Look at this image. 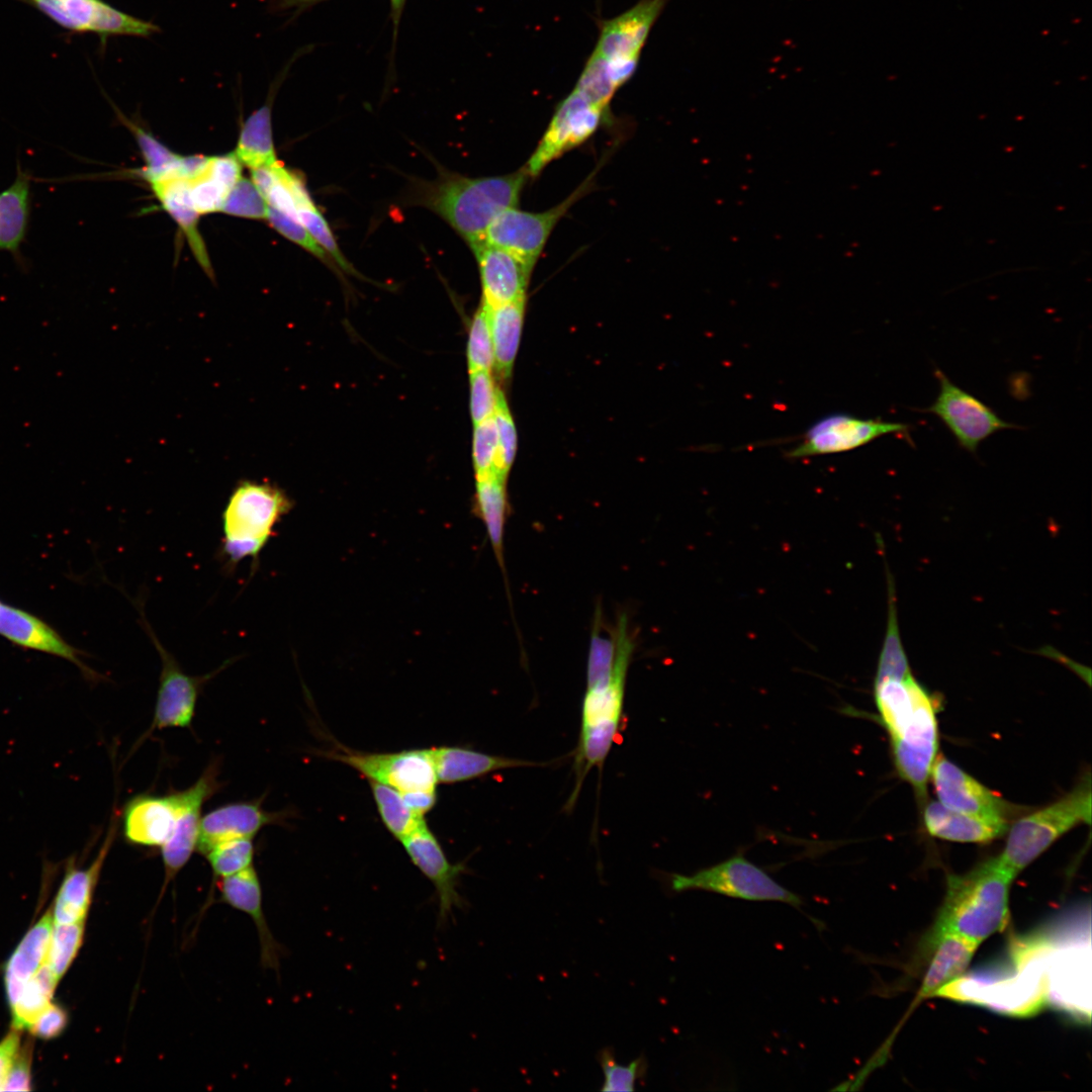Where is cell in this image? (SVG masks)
<instances>
[{
    "label": "cell",
    "mask_w": 1092,
    "mask_h": 1092,
    "mask_svg": "<svg viewBox=\"0 0 1092 1092\" xmlns=\"http://www.w3.org/2000/svg\"><path fill=\"white\" fill-rule=\"evenodd\" d=\"M1015 877L993 857L963 875L948 877L935 929L979 944L1009 920V890Z\"/></svg>",
    "instance_id": "obj_2"
},
{
    "label": "cell",
    "mask_w": 1092,
    "mask_h": 1092,
    "mask_svg": "<svg viewBox=\"0 0 1092 1092\" xmlns=\"http://www.w3.org/2000/svg\"><path fill=\"white\" fill-rule=\"evenodd\" d=\"M132 130L142 155L147 163L142 176L149 183L154 181L182 178V158L151 133L140 126L127 122ZM183 179V178H182Z\"/></svg>",
    "instance_id": "obj_36"
},
{
    "label": "cell",
    "mask_w": 1092,
    "mask_h": 1092,
    "mask_svg": "<svg viewBox=\"0 0 1092 1092\" xmlns=\"http://www.w3.org/2000/svg\"><path fill=\"white\" fill-rule=\"evenodd\" d=\"M412 862L434 886L438 901V925H445L456 909L464 908L458 891L465 864L452 863L427 824L400 841Z\"/></svg>",
    "instance_id": "obj_17"
},
{
    "label": "cell",
    "mask_w": 1092,
    "mask_h": 1092,
    "mask_svg": "<svg viewBox=\"0 0 1092 1092\" xmlns=\"http://www.w3.org/2000/svg\"><path fill=\"white\" fill-rule=\"evenodd\" d=\"M615 654V627H606L601 608H597L587 658L586 687L606 678L610 674L614 665Z\"/></svg>",
    "instance_id": "obj_38"
},
{
    "label": "cell",
    "mask_w": 1092,
    "mask_h": 1092,
    "mask_svg": "<svg viewBox=\"0 0 1092 1092\" xmlns=\"http://www.w3.org/2000/svg\"><path fill=\"white\" fill-rule=\"evenodd\" d=\"M234 155L251 170L279 163L273 143L269 104H264L245 120Z\"/></svg>",
    "instance_id": "obj_31"
},
{
    "label": "cell",
    "mask_w": 1092,
    "mask_h": 1092,
    "mask_svg": "<svg viewBox=\"0 0 1092 1092\" xmlns=\"http://www.w3.org/2000/svg\"><path fill=\"white\" fill-rule=\"evenodd\" d=\"M283 813L266 811L260 801L225 804L201 817L196 849L205 854L218 843L253 838L264 826L279 823Z\"/></svg>",
    "instance_id": "obj_20"
},
{
    "label": "cell",
    "mask_w": 1092,
    "mask_h": 1092,
    "mask_svg": "<svg viewBox=\"0 0 1092 1092\" xmlns=\"http://www.w3.org/2000/svg\"><path fill=\"white\" fill-rule=\"evenodd\" d=\"M908 428V425L902 423L833 414L813 424L803 440L787 455L791 458H804L846 452L885 435L905 433Z\"/></svg>",
    "instance_id": "obj_15"
},
{
    "label": "cell",
    "mask_w": 1092,
    "mask_h": 1092,
    "mask_svg": "<svg viewBox=\"0 0 1092 1092\" xmlns=\"http://www.w3.org/2000/svg\"><path fill=\"white\" fill-rule=\"evenodd\" d=\"M874 696L897 771L923 799L938 749L936 703L912 673L875 679Z\"/></svg>",
    "instance_id": "obj_1"
},
{
    "label": "cell",
    "mask_w": 1092,
    "mask_h": 1092,
    "mask_svg": "<svg viewBox=\"0 0 1092 1092\" xmlns=\"http://www.w3.org/2000/svg\"><path fill=\"white\" fill-rule=\"evenodd\" d=\"M669 0H639L623 13L601 20L593 53L618 90L635 74L649 33Z\"/></svg>",
    "instance_id": "obj_8"
},
{
    "label": "cell",
    "mask_w": 1092,
    "mask_h": 1092,
    "mask_svg": "<svg viewBox=\"0 0 1092 1092\" xmlns=\"http://www.w3.org/2000/svg\"><path fill=\"white\" fill-rule=\"evenodd\" d=\"M326 1L329 0H279V3L282 8H295L297 12H300Z\"/></svg>",
    "instance_id": "obj_56"
},
{
    "label": "cell",
    "mask_w": 1092,
    "mask_h": 1092,
    "mask_svg": "<svg viewBox=\"0 0 1092 1092\" xmlns=\"http://www.w3.org/2000/svg\"><path fill=\"white\" fill-rule=\"evenodd\" d=\"M57 23L75 31H93L105 6L102 0H31Z\"/></svg>",
    "instance_id": "obj_37"
},
{
    "label": "cell",
    "mask_w": 1092,
    "mask_h": 1092,
    "mask_svg": "<svg viewBox=\"0 0 1092 1092\" xmlns=\"http://www.w3.org/2000/svg\"><path fill=\"white\" fill-rule=\"evenodd\" d=\"M573 89L605 110H609L610 102L617 91L602 60L594 53L586 60Z\"/></svg>",
    "instance_id": "obj_43"
},
{
    "label": "cell",
    "mask_w": 1092,
    "mask_h": 1092,
    "mask_svg": "<svg viewBox=\"0 0 1092 1092\" xmlns=\"http://www.w3.org/2000/svg\"><path fill=\"white\" fill-rule=\"evenodd\" d=\"M616 654L610 674L586 687L581 708V730L575 754V768L580 781L608 756L620 727L624 707L627 671L635 649L626 614L615 626Z\"/></svg>",
    "instance_id": "obj_5"
},
{
    "label": "cell",
    "mask_w": 1092,
    "mask_h": 1092,
    "mask_svg": "<svg viewBox=\"0 0 1092 1092\" xmlns=\"http://www.w3.org/2000/svg\"><path fill=\"white\" fill-rule=\"evenodd\" d=\"M923 822L931 836L957 842L987 843L1007 833V821L983 819L950 810L937 802L923 809Z\"/></svg>",
    "instance_id": "obj_25"
},
{
    "label": "cell",
    "mask_w": 1092,
    "mask_h": 1092,
    "mask_svg": "<svg viewBox=\"0 0 1092 1092\" xmlns=\"http://www.w3.org/2000/svg\"><path fill=\"white\" fill-rule=\"evenodd\" d=\"M32 1059L31 1042L19 1048L7 1075L4 1091H29L30 1067Z\"/></svg>",
    "instance_id": "obj_51"
},
{
    "label": "cell",
    "mask_w": 1092,
    "mask_h": 1092,
    "mask_svg": "<svg viewBox=\"0 0 1092 1092\" xmlns=\"http://www.w3.org/2000/svg\"><path fill=\"white\" fill-rule=\"evenodd\" d=\"M67 1023L66 1012L58 1005H50L39 1014L30 1030L33 1034L42 1038H52L59 1035Z\"/></svg>",
    "instance_id": "obj_52"
},
{
    "label": "cell",
    "mask_w": 1092,
    "mask_h": 1092,
    "mask_svg": "<svg viewBox=\"0 0 1092 1092\" xmlns=\"http://www.w3.org/2000/svg\"><path fill=\"white\" fill-rule=\"evenodd\" d=\"M400 794L405 804L413 811L423 816L432 810L437 803L436 790H423Z\"/></svg>",
    "instance_id": "obj_54"
},
{
    "label": "cell",
    "mask_w": 1092,
    "mask_h": 1092,
    "mask_svg": "<svg viewBox=\"0 0 1092 1092\" xmlns=\"http://www.w3.org/2000/svg\"><path fill=\"white\" fill-rule=\"evenodd\" d=\"M296 219L307 230L311 237L343 270L355 273L340 251L329 223L309 198L301 202L296 209Z\"/></svg>",
    "instance_id": "obj_44"
},
{
    "label": "cell",
    "mask_w": 1092,
    "mask_h": 1092,
    "mask_svg": "<svg viewBox=\"0 0 1092 1092\" xmlns=\"http://www.w3.org/2000/svg\"><path fill=\"white\" fill-rule=\"evenodd\" d=\"M292 503L277 485L254 480L240 481L231 492L221 514V542L218 555L226 571L233 572L244 560L256 568L275 527L289 513Z\"/></svg>",
    "instance_id": "obj_4"
},
{
    "label": "cell",
    "mask_w": 1092,
    "mask_h": 1092,
    "mask_svg": "<svg viewBox=\"0 0 1092 1092\" xmlns=\"http://www.w3.org/2000/svg\"><path fill=\"white\" fill-rule=\"evenodd\" d=\"M977 944L950 932L933 929L928 939L929 963L921 986V995H935L942 987L961 977L969 966Z\"/></svg>",
    "instance_id": "obj_26"
},
{
    "label": "cell",
    "mask_w": 1092,
    "mask_h": 1092,
    "mask_svg": "<svg viewBox=\"0 0 1092 1092\" xmlns=\"http://www.w3.org/2000/svg\"><path fill=\"white\" fill-rule=\"evenodd\" d=\"M135 605L140 610L141 625L149 635L161 659L155 713L149 733L153 730L166 728H190L202 687L217 672L225 668L230 661L224 662L216 670L207 674H187L156 636L145 617L143 606Z\"/></svg>",
    "instance_id": "obj_9"
},
{
    "label": "cell",
    "mask_w": 1092,
    "mask_h": 1092,
    "mask_svg": "<svg viewBox=\"0 0 1092 1092\" xmlns=\"http://www.w3.org/2000/svg\"><path fill=\"white\" fill-rule=\"evenodd\" d=\"M266 219L279 234L292 243L300 246L320 260L329 261V255L296 218L268 206Z\"/></svg>",
    "instance_id": "obj_50"
},
{
    "label": "cell",
    "mask_w": 1092,
    "mask_h": 1092,
    "mask_svg": "<svg viewBox=\"0 0 1092 1092\" xmlns=\"http://www.w3.org/2000/svg\"><path fill=\"white\" fill-rule=\"evenodd\" d=\"M887 568L888 621L875 679L903 678L911 673L898 625L894 580Z\"/></svg>",
    "instance_id": "obj_34"
},
{
    "label": "cell",
    "mask_w": 1092,
    "mask_h": 1092,
    "mask_svg": "<svg viewBox=\"0 0 1092 1092\" xmlns=\"http://www.w3.org/2000/svg\"><path fill=\"white\" fill-rule=\"evenodd\" d=\"M117 817L114 811L102 845L88 868L78 869L73 859L67 864L65 877L55 901L56 923L70 924L85 921L104 861L117 834Z\"/></svg>",
    "instance_id": "obj_21"
},
{
    "label": "cell",
    "mask_w": 1092,
    "mask_h": 1092,
    "mask_svg": "<svg viewBox=\"0 0 1092 1092\" xmlns=\"http://www.w3.org/2000/svg\"><path fill=\"white\" fill-rule=\"evenodd\" d=\"M1091 777L1084 776L1068 794L1018 818L1008 828L1000 862L1016 877L1055 841L1081 824H1091Z\"/></svg>",
    "instance_id": "obj_6"
},
{
    "label": "cell",
    "mask_w": 1092,
    "mask_h": 1092,
    "mask_svg": "<svg viewBox=\"0 0 1092 1092\" xmlns=\"http://www.w3.org/2000/svg\"><path fill=\"white\" fill-rule=\"evenodd\" d=\"M526 297L488 309L493 347V367L504 378L510 376L518 352L524 322Z\"/></svg>",
    "instance_id": "obj_30"
},
{
    "label": "cell",
    "mask_w": 1092,
    "mask_h": 1092,
    "mask_svg": "<svg viewBox=\"0 0 1092 1092\" xmlns=\"http://www.w3.org/2000/svg\"><path fill=\"white\" fill-rule=\"evenodd\" d=\"M528 178L524 167L499 176H446L428 188L421 203L473 247L483 242L486 230L500 212L517 207Z\"/></svg>",
    "instance_id": "obj_3"
},
{
    "label": "cell",
    "mask_w": 1092,
    "mask_h": 1092,
    "mask_svg": "<svg viewBox=\"0 0 1092 1092\" xmlns=\"http://www.w3.org/2000/svg\"><path fill=\"white\" fill-rule=\"evenodd\" d=\"M220 211L238 217L263 219L267 217L268 204L252 180L242 176L230 191Z\"/></svg>",
    "instance_id": "obj_46"
},
{
    "label": "cell",
    "mask_w": 1092,
    "mask_h": 1092,
    "mask_svg": "<svg viewBox=\"0 0 1092 1092\" xmlns=\"http://www.w3.org/2000/svg\"><path fill=\"white\" fill-rule=\"evenodd\" d=\"M598 1061L604 1074L602 1091H633L636 1082L642 1078L647 1069V1062L643 1056L636 1058L628 1065H621L616 1061L615 1053L611 1048H605L598 1053Z\"/></svg>",
    "instance_id": "obj_41"
},
{
    "label": "cell",
    "mask_w": 1092,
    "mask_h": 1092,
    "mask_svg": "<svg viewBox=\"0 0 1092 1092\" xmlns=\"http://www.w3.org/2000/svg\"><path fill=\"white\" fill-rule=\"evenodd\" d=\"M438 783L455 784L480 778L492 771L533 766L534 762L492 755L462 746L431 748Z\"/></svg>",
    "instance_id": "obj_27"
},
{
    "label": "cell",
    "mask_w": 1092,
    "mask_h": 1092,
    "mask_svg": "<svg viewBox=\"0 0 1092 1092\" xmlns=\"http://www.w3.org/2000/svg\"><path fill=\"white\" fill-rule=\"evenodd\" d=\"M84 935V921L70 924L56 923L53 927L47 964L58 980L66 973L78 950Z\"/></svg>",
    "instance_id": "obj_40"
},
{
    "label": "cell",
    "mask_w": 1092,
    "mask_h": 1092,
    "mask_svg": "<svg viewBox=\"0 0 1092 1092\" xmlns=\"http://www.w3.org/2000/svg\"><path fill=\"white\" fill-rule=\"evenodd\" d=\"M325 755L345 763L362 776L400 793L436 790L438 784L431 748L397 752H362L345 747Z\"/></svg>",
    "instance_id": "obj_10"
},
{
    "label": "cell",
    "mask_w": 1092,
    "mask_h": 1092,
    "mask_svg": "<svg viewBox=\"0 0 1092 1092\" xmlns=\"http://www.w3.org/2000/svg\"><path fill=\"white\" fill-rule=\"evenodd\" d=\"M163 208L177 222L203 271L213 278L211 263L203 239L198 231L199 213L192 205L188 180L174 178L150 182Z\"/></svg>",
    "instance_id": "obj_29"
},
{
    "label": "cell",
    "mask_w": 1092,
    "mask_h": 1092,
    "mask_svg": "<svg viewBox=\"0 0 1092 1092\" xmlns=\"http://www.w3.org/2000/svg\"><path fill=\"white\" fill-rule=\"evenodd\" d=\"M188 183L192 205L199 214L221 210L230 191L206 172V165L202 172L188 180Z\"/></svg>",
    "instance_id": "obj_49"
},
{
    "label": "cell",
    "mask_w": 1092,
    "mask_h": 1092,
    "mask_svg": "<svg viewBox=\"0 0 1092 1092\" xmlns=\"http://www.w3.org/2000/svg\"><path fill=\"white\" fill-rule=\"evenodd\" d=\"M20 1048L19 1030L13 1028L0 1041V1091L3 1090L9 1070Z\"/></svg>",
    "instance_id": "obj_53"
},
{
    "label": "cell",
    "mask_w": 1092,
    "mask_h": 1092,
    "mask_svg": "<svg viewBox=\"0 0 1092 1092\" xmlns=\"http://www.w3.org/2000/svg\"><path fill=\"white\" fill-rule=\"evenodd\" d=\"M497 392L490 371L470 373V414L474 425L493 417Z\"/></svg>",
    "instance_id": "obj_48"
},
{
    "label": "cell",
    "mask_w": 1092,
    "mask_h": 1092,
    "mask_svg": "<svg viewBox=\"0 0 1092 1092\" xmlns=\"http://www.w3.org/2000/svg\"><path fill=\"white\" fill-rule=\"evenodd\" d=\"M255 847L253 838H237L218 843L204 855L213 876L219 880L252 866Z\"/></svg>",
    "instance_id": "obj_39"
},
{
    "label": "cell",
    "mask_w": 1092,
    "mask_h": 1092,
    "mask_svg": "<svg viewBox=\"0 0 1092 1092\" xmlns=\"http://www.w3.org/2000/svg\"><path fill=\"white\" fill-rule=\"evenodd\" d=\"M939 382L935 401L924 412L935 415L950 431L958 444L971 453L998 431L1018 429L1002 420L990 406L967 392L940 370L934 372Z\"/></svg>",
    "instance_id": "obj_12"
},
{
    "label": "cell",
    "mask_w": 1092,
    "mask_h": 1092,
    "mask_svg": "<svg viewBox=\"0 0 1092 1092\" xmlns=\"http://www.w3.org/2000/svg\"><path fill=\"white\" fill-rule=\"evenodd\" d=\"M49 910L26 933L10 957L5 970V986L10 1007L18 1000L25 984L47 962L53 931Z\"/></svg>",
    "instance_id": "obj_28"
},
{
    "label": "cell",
    "mask_w": 1092,
    "mask_h": 1092,
    "mask_svg": "<svg viewBox=\"0 0 1092 1092\" xmlns=\"http://www.w3.org/2000/svg\"><path fill=\"white\" fill-rule=\"evenodd\" d=\"M506 479L507 477L494 474L476 480L474 508L476 516L486 527L495 558L504 572V528L509 513Z\"/></svg>",
    "instance_id": "obj_32"
},
{
    "label": "cell",
    "mask_w": 1092,
    "mask_h": 1092,
    "mask_svg": "<svg viewBox=\"0 0 1092 1092\" xmlns=\"http://www.w3.org/2000/svg\"><path fill=\"white\" fill-rule=\"evenodd\" d=\"M472 457L476 480L498 474L497 431L493 417L474 425Z\"/></svg>",
    "instance_id": "obj_45"
},
{
    "label": "cell",
    "mask_w": 1092,
    "mask_h": 1092,
    "mask_svg": "<svg viewBox=\"0 0 1092 1092\" xmlns=\"http://www.w3.org/2000/svg\"><path fill=\"white\" fill-rule=\"evenodd\" d=\"M58 979L44 963L25 984L18 1000L11 1006L15 1029L30 1028L39 1014L50 1005Z\"/></svg>",
    "instance_id": "obj_35"
},
{
    "label": "cell",
    "mask_w": 1092,
    "mask_h": 1092,
    "mask_svg": "<svg viewBox=\"0 0 1092 1092\" xmlns=\"http://www.w3.org/2000/svg\"><path fill=\"white\" fill-rule=\"evenodd\" d=\"M669 888L675 893L701 890L747 901L782 902L795 908L803 905L799 895L739 854L692 875L672 874Z\"/></svg>",
    "instance_id": "obj_7"
},
{
    "label": "cell",
    "mask_w": 1092,
    "mask_h": 1092,
    "mask_svg": "<svg viewBox=\"0 0 1092 1092\" xmlns=\"http://www.w3.org/2000/svg\"><path fill=\"white\" fill-rule=\"evenodd\" d=\"M177 812L175 793L165 796L138 795L123 808V837L130 844L161 847L172 833Z\"/></svg>",
    "instance_id": "obj_22"
},
{
    "label": "cell",
    "mask_w": 1092,
    "mask_h": 1092,
    "mask_svg": "<svg viewBox=\"0 0 1092 1092\" xmlns=\"http://www.w3.org/2000/svg\"><path fill=\"white\" fill-rule=\"evenodd\" d=\"M467 360L470 373L480 370L490 371L494 363L488 309L483 303L470 324Z\"/></svg>",
    "instance_id": "obj_42"
},
{
    "label": "cell",
    "mask_w": 1092,
    "mask_h": 1092,
    "mask_svg": "<svg viewBox=\"0 0 1092 1092\" xmlns=\"http://www.w3.org/2000/svg\"><path fill=\"white\" fill-rule=\"evenodd\" d=\"M217 766L211 763L189 788L175 792L177 818L171 835L161 846L165 871L163 893L167 885L190 859L196 849L203 804L217 792Z\"/></svg>",
    "instance_id": "obj_14"
},
{
    "label": "cell",
    "mask_w": 1092,
    "mask_h": 1092,
    "mask_svg": "<svg viewBox=\"0 0 1092 1092\" xmlns=\"http://www.w3.org/2000/svg\"><path fill=\"white\" fill-rule=\"evenodd\" d=\"M590 186L588 178L564 201L542 212L523 211L516 207L504 210L489 224L483 242L535 265L559 219Z\"/></svg>",
    "instance_id": "obj_11"
},
{
    "label": "cell",
    "mask_w": 1092,
    "mask_h": 1092,
    "mask_svg": "<svg viewBox=\"0 0 1092 1092\" xmlns=\"http://www.w3.org/2000/svg\"><path fill=\"white\" fill-rule=\"evenodd\" d=\"M33 177L22 170L18 161L13 183L0 192V252H8L16 266L26 273L27 260L21 253L31 212V182Z\"/></svg>",
    "instance_id": "obj_24"
},
{
    "label": "cell",
    "mask_w": 1092,
    "mask_h": 1092,
    "mask_svg": "<svg viewBox=\"0 0 1092 1092\" xmlns=\"http://www.w3.org/2000/svg\"><path fill=\"white\" fill-rule=\"evenodd\" d=\"M471 249L478 262L483 304L493 308L526 297L534 264L484 242Z\"/></svg>",
    "instance_id": "obj_19"
},
{
    "label": "cell",
    "mask_w": 1092,
    "mask_h": 1092,
    "mask_svg": "<svg viewBox=\"0 0 1092 1092\" xmlns=\"http://www.w3.org/2000/svg\"><path fill=\"white\" fill-rule=\"evenodd\" d=\"M217 882L219 900L253 919L259 936L262 966L278 972L283 948L273 937L266 921L262 907V889L256 870L251 866Z\"/></svg>",
    "instance_id": "obj_23"
},
{
    "label": "cell",
    "mask_w": 1092,
    "mask_h": 1092,
    "mask_svg": "<svg viewBox=\"0 0 1092 1092\" xmlns=\"http://www.w3.org/2000/svg\"><path fill=\"white\" fill-rule=\"evenodd\" d=\"M493 418L497 431L496 470L498 474L507 477L516 455L517 433L504 393L499 389Z\"/></svg>",
    "instance_id": "obj_47"
},
{
    "label": "cell",
    "mask_w": 1092,
    "mask_h": 1092,
    "mask_svg": "<svg viewBox=\"0 0 1092 1092\" xmlns=\"http://www.w3.org/2000/svg\"><path fill=\"white\" fill-rule=\"evenodd\" d=\"M0 636L19 647L48 653L74 663L88 680L99 679L98 672L85 664L82 651L67 642L51 625L1 600Z\"/></svg>",
    "instance_id": "obj_18"
},
{
    "label": "cell",
    "mask_w": 1092,
    "mask_h": 1092,
    "mask_svg": "<svg viewBox=\"0 0 1092 1092\" xmlns=\"http://www.w3.org/2000/svg\"><path fill=\"white\" fill-rule=\"evenodd\" d=\"M929 778L938 802L950 810L1007 822L1014 811L1010 804L942 755L935 757Z\"/></svg>",
    "instance_id": "obj_16"
},
{
    "label": "cell",
    "mask_w": 1092,
    "mask_h": 1092,
    "mask_svg": "<svg viewBox=\"0 0 1092 1092\" xmlns=\"http://www.w3.org/2000/svg\"><path fill=\"white\" fill-rule=\"evenodd\" d=\"M405 2H406V0H390L389 19L392 22V46H391V52H390V55H389V60H390L389 66L390 67L393 66V60H394V54H395V44H396L397 34H398V26H399L400 18H401L403 9H404Z\"/></svg>",
    "instance_id": "obj_55"
},
{
    "label": "cell",
    "mask_w": 1092,
    "mask_h": 1092,
    "mask_svg": "<svg viewBox=\"0 0 1092 1092\" xmlns=\"http://www.w3.org/2000/svg\"><path fill=\"white\" fill-rule=\"evenodd\" d=\"M605 110L585 99L575 89L560 101L538 147L525 165L535 177L553 160L589 139L606 120Z\"/></svg>",
    "instance_id": "obj_13"
},
{
    "label": "cell",
    "mask_w": 1092,
    "mask_h": 1092,
    "mask_svg": "<svg viewBox=\"0 0 1092 1092\" xmlns=\"http://www.w3.org/2000/svg\"><path fill=\"white\" fill-rule=\"evenodd\" d=\"M369 785L383 825L399 842L427 824L423 815L405 804L397 790L374 781H369Z\"/></svg>",
    "instance_id": "obj_33"
}]
</instances>
